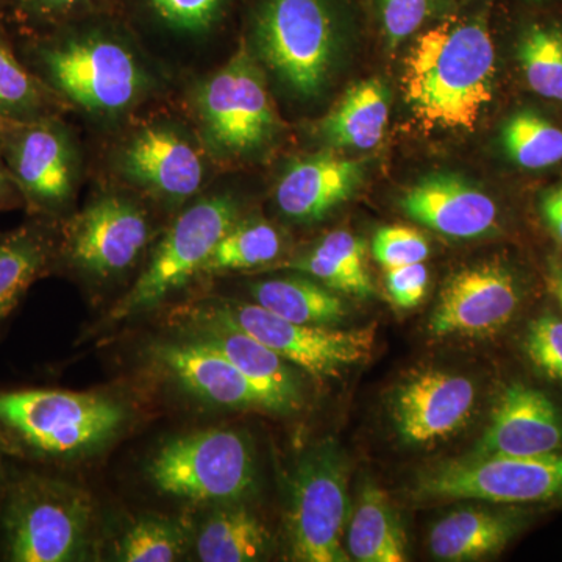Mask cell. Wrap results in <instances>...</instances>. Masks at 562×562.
<instances>
[{"label":"cell","mask_w":562,"mask_h":562,"mask_svg":"<svg viewBox=\"0 0 562 562\" xmlns=\"http://www.w3.org/2000/svg\"><path fill=\"white\" fill-rule=\"evenodd\" d=\"M401 206L412 220L449 238H479L497 222V206L490 195L454 176L417 181L403 194Z\"/></svg>","instance_id":"20"},{"label":"cell","mask_w":562,"mask_h":562,"mask_svg":"<svg viewBox=\"0 0 562 562\" xmlns=\"http://www.w3.org/2000/svg\"><path fill=\"white\" fill-rule=\"evenodd\" d=\"M543 216H546L547 222L552 227L554 235L562 241V214L553 213V211H543Z\"/></svg>","instance_id":"42"},{"label":"cell","mask_w":562,"mask_h":562,"mask_svg":"<svg viewBox=\"0 0 562 562\" xmlns=\"http://www.w3.org/2000/svg\"><path fill=\"white\" fill-rule=\"evenodd\" d=\"M383 32L392 46L419 31L430 16L435 0H376Z\"/></svg>","instance_id":"38"},{"label":"cell","mask_w":562,"mask_h":562,"mask_svg":"<svg viewBox=\"0 0 562 562\" xmlns=\"http://www.w3.org/2000/svg\"><path fill=\"white\" fill-rule=\"evenodd\" d=\"M550 284H552L553 294L557 295L558 302L562 306V268L554 269Z\"/></svg>","instance_id":"43"},{"label":"cell","mask_w":562,"mask_h":562,"mask_svg":"<svg viewBox=\"0 0 562 562\" xmlns=\"http://www.w3.org/2000/svg\"><path fill=\"white\" fill-rule=\"evenodd\" d=\"M251 297L261 308L295 324L327 327L347 316L346 302L339 295L301 277L255 283Z\"/></svg>","instance_id":"27"},{"label":"cell","mask_w":562,"mask_h":562,"mask_svg":"<svg viewBox=\"0 0 562 562\" xmlns=\"http://www.w3.org/2000/svg\"><path fill=\"white\" fill-rule=\"evenodd\" d=\"M7 480H9V476H3L0 472V498H2L3 490H5Z\"/></svg>","instance_id":"44"},{"label":"cell","mask_w":562,"mask_h":562,"mask_svg":"<svg viewBox=\"0 0 562 562\" xmlns=\"http://www.w3.org/2000/svg\"><path fill=\"white\" fill-rule=\"evenodd\" d=\"M416 495L435 501L532 503L562 498V453L472 457L422 473Z\"/></svg>","instance_id":"8"},{"label":"cell","mask_w":562,"mask_h":562,"mask_svg":"<svg viewBox=\"0 0 562 562\" xmlns=\"http://www.w3.org/2000/svg\"><path fill=\"white\" fill-rule=\"evenodd\" d=\"M195 105L211 147L232 157L261 149L279 127L265 77L246 52L203 81Z\"/></svg>","instance_id":"11"},{"label":"cell","mask_w":562,"mask_h":562,"mask_svg":"<svg viewBox=\"0 0 562 562\" xmlns=\"http://www.w3.org/2000/svg\"><path fill=\"white\" fill-rule=\"evenodd\" d=\"M160 369L199 401L227 409L271 412L247 376L220 351L192 341H165L150 349Z\"/></svg>","instance_id":"18"},{"label":"cell","mask_w":562,"mask_h":562,"mask_svg":"<svg viewBox=\"0 0 562 562\" xmlns=\"http://www.w3.org/2000/svg\"><path fill=\"white\" fill-rule=\"evenodd\" d=\"M542 211H553V213L562 214V187L546 195L542 202Z\"/></svg>","instance_id":"41"},{"label":"cell","mask_w":562,"mask_h":562,"mask_svg":"<svg viewBox=\"0 0 562 562\" xmlns=\"http://www.w3.org/2000/svg\"><path fill=\"white\" fill-rule=\"evenodd\" d=\"M109 11L114 0H5L3 22L21 35H36Z\"/></svg>","instance_id":"33"},{"label":"cell","mask_w":562,"mask_h":562,"mask_svg":"<svg viewBox=\"0 0 562 562\" xmlns=\"http://www.w3.org/2000/svg\"><path fill=\"white\" fill-rule=\"evenodd\" d=\"M125 176L168 201H184L201 190L205 165L190 139L166 125L140 128L121 151Z\"/></svg>","instance_id":"17"},{"label":"cell","mask_w":562,"mask_h":562,"mask_svg":"<svg viewBox=\"0 0 562 562\" xmlns=\"http://www.w3.org/2000/svg\"><path fill=\"white\" fill-rule=\"evenodd\" d=\"M18 201H22L21 194L13 179H11L5 158H3L2 147H0V210L10 209Z\"/></svg>","instance_id":"40"},{"label":"cell","mask_w":562,"mask_h":562,"mask_svg":"<svg viewBox=\"0 0 562 562\" xmlns=\"http://www.w3.org/2000/svg\"><path fill=\"white\" fill-rule=\"evenodd\" d=\"M390 120V99L383 81L371 79L353 85L321 122V133L341 149H372L383 138Z\"/></svg>","instance_id":"22"},{"label":"cell","mask_w":562,"mask_h":562,"mask_svg":"<svg viewBox=\"0 0 562 562\" xmlns=\"http://www.w3.org/2000/svg\"><path fill=\"white\" fill-rule=\"evenodd\" d=\"M54 255V241L44 225H22L0 236V324L46 272Z\"/></svg>","instance_id":"24"},{"label":"cell","mask_w":562,"mask_h":562,"mask_svg":"<svg viewBox=\"0 0 562 562\" xmlns=\"http://www.w3.org/2000/svg\"><path fill=\"white\" fill-rule=\"evenodd\" d=\"M362 165L322 154L292 162L277 187V205L295 222L324 220L360 187Z\"/></svg>","instance_id":"21"},{"label":"cell","mask_w":562,"mask_h":562,"mask_svg":"<svg viewBox=\"0 0 562 562\" xmlns=\"http://www.w3.org/2000/svg\"><path fill=\"white\" fill-rule=\"evenodd\" d=\"M188 546L183 525L166 517H144L132 525L117 546L125 562L179 561Z\"/></svg>","instance_id":"34"},{"label":"cell","mask_w":562,"mask_h":562,"mask_svg":"<svg viewBox=\"0 0 562 562\" xmlns=\"http://www.w3.org/2000/svg\"><path fill=\"white\" fill-rule=\"evenodd\" d=\"M314 254L327 258L333 265L342 269L347 276L357 281L364 292V297L373 295L371 277L366 268V244L349 232H333L322 239Z\"/></svg>","instance_id":"37"},{"label":"cell","mask_w":562,"mask_h":562,"mask_svg":"<svg viewBox=\"0 0 562 562\" xmlns=\"http://www.w3.org/2000/svg\"><path fill=\"white\" fill-rule=\"evenodd\" d=\"M0 22V125L55 116L58 99L25 66Z\"/></svg>","instance_id":"29"},{"label":"cell","mask_w":562,"mask_h":562,"mask_svg":"<svg viewBox=\"0 0 562 562\" xmlns=\"http://www.w3.org/2000/svg\"><path fill=\"white\" fill-rule=\"evenodd\" d=\"M520 290L508 269L483 262L453 273L443 284L428 330L432 336H490L513 319Z\"/></svg>","instance_id":"15"},{"label":"cell","mask_w":562,"mask_h":562,"mask_svg":"<svg viewBox=\"0 0 562 562\" xmlns=\"http://www.w3.org/2000/svg\"><path fill=\"white\" fill-rule=\"evenodd\" d=\"M525 79L536 94L562 102V27L532 22L517 44Z\"/></svg>","instance_id":"31"},{"label":"cell","mask_w":562,"mask_h":562,"mask_svg":"<svg viewBox=\"0 0 562 562\" xmlns=\"http://www.w3.org/2000/svg\"><path fill=\"white\" fill-rule=\"evenodd\" d=\"M0 147L21 199L33 213H60L77 181L69 133L54 116L0 125Z\"/></svg>","instance_id":"12"},{"label":"cell","mask_w":562,"mask_h":562,"mask_svg":"<svg viewBox=\"0 0 562 562\" xmlns=\"http://www.w3.org/2000/svg\"><path fill=\"white\" fill-rule=\"evenodd\" d=\"M149 235L138 205L121 195H103L68 222L63 254L79 271L110 279L135 265Z\"/></svg>","instance_id":"13"},{"label":"cell","mask_w":562,"mask_h":562,"mask_svg":"<svg viewBox=\"0 0 562 562\" xmlns=\"http://www.w3.org/2000/svg\"><path fill=\"white\" fill-rule=\"evenodd\" d=\"M236 203L227 195L202 199L177 217L158 244L132 290L114 305L110 319L150 312L202 272L211 251L236 222Z\"/></svg>","instance_id":"7"},{"label":"cell","mask_w":562,"mask_h":562,"mask_svg":"<svg viewBox=\"0 0 562 562\" xmlns=\"http://www.w3.org/2000/svg\"><path fill=\"white\" fill-rule=\"evenodd\" d=\"M472 380L441 371L409 376L392 397V420L406 443L428 446L465 427L475 408Z\"/></svg>","instance_id":"16"},{"label":"cell","mask_w":562,"mask_h":562,"mask_svg":"<svg viewBox=\"0 0 562 562\" xmlns=\"http://www.w3.org/2000/svg\"><path fill=\"white\" fill-rule=\"evenodd\" d=\"M351 558L361 562L406 561V542L390 498L376 486L364 487L351 514Z\"/></svg>","instance_id":"26"},{"label":"cell","mask_w":562,"mask_h":562,"mask_svg":"<svg viewBox=\"0 0 562 562\" xmlns=\"http://www.w3.org/2000/svg\"><path fill=\"white\" fill-rule=\"evenodd\" d=\"M281 247L280 233L268 222H235L211 251L202 273L243 271L268 265L279 257Z\"/></svg>","instance_id":"30"},{"label":"cell","mask_w":562,"mask_h":562,"mask_svg":"<svg viewBox=\"0 0 562 562\" xmlns=\"http://www.w3.org/2000/svg\"><path fill=\"white\" fill-rule=\"evenodd\" d=\"M430 273L424 262L387 269L386 286L392 302L401 308H414L425 297Z\"/></svg>","instance_id":"39"},{"label":"cell","mask_w":562,"mask_h":562,"mask_svg":"<svg viewBox=\"0 0 562 562\" xmlns=\"http://www.w3.org/2000/svg\"><path fill=\"white\" fill-rule=\"evenodd\" d=\"M214 313L232 322L257 341L316 379H336L351 366L368 360L375 346V325L357 330H333L281 319L257 303L206 302Z\"/></svg>","instance_id":"10"},{"label":"cell","mask_w":562,"mask_h":562,"mask_svg":"<svg viewBox=\"0 0 562 562\" xmlns=\"http://www.w3.org/2000/svg\"><path fill=\"white\" fill-rule=\"evenodd\" d=\"M525 350L539 372L562 383V321L560 317H539L528 328Z\"/></svg>","instance_id":"36"},{"label":"cell","mask_w":562,"mask_h":562,"mask_svg":"<svg viewBox=\"0 0 562 562\" xmlns=\"http://www.w3.org/2000/svg\"><path fill=\"white\" fill-rule=\"evenodd\" d=\"M347 514L346 462L330 443L317 447L302 458L291 480L288 528L292 560L349 562L341 543Z\"/></svg>","instance_id":"9"},{"label":"cell","mask_w":562,"mask_h":562,"mask_svg":"<svg viewBox=\"0 0 562 562\" xmlns=\"http://www.w3.org/2000/svg\"><path fill=\"white\" fill-rule=\"evenodd\" d=\"M236 3L238 0H114V11L171 35L202 38L231 18Z\"/></svg>","instance_id":"28"},{"label":"cell","mask_w":562,"mask_h":562,"mask_svg":"<svg viewBox=\"0 0 562 562\" xmlns=\"http://www.w3.org/2000/svg\"><path fill=\"white\" fill-rule=\"evenodd\" d=\"M94 508L90 495L41 472L7 480L0 498V558L10 562L83 560Z\"/></svg>","instance_id":"4"},{"label":"cell","mask_w":562,"mask_h":562,"mask_svg":"<svg viewBox=\"0 0 562 562\" xmlns=\"http://www.w3.org/2000/svg\"><path fill=\"white\" fill-rule=\"evenodd\" d=\"M373 257L384 268L424 262L430 255V244L422 233L405 225H387L373 236Z\"/></svg>","instance_id":"35"},{"label":"cell","mask_w":562,"mask_h":562,"mask_svg":"<svg viewBox=\"0 0 562 562\" xmlns=\"http://www.w3.org/2000/svg\"><path fill=\"white\" fill-rule=\"evenodd\" d=\"M562 447V417L543 392L513 384L495 405L480 457H539Z\"/></svg>","instance_id":"19"},{"label":"cell","mask_w":562,"mask_h":562,"mask_svg":"<svg viewBox=\"0 0 562 562\" xmlns=\"http://www.w3.org/2000/svg\"><path fill=\"white\" fill-rule=\"evenodd\" d=\"M161 494L191 502H235L257 479L254 450L235 430L179 436L161 446L147 464Z\"/></svg>","instance_id":"6"},{"label":"cell","mask_w":562,"mask_h":562,"mask_svg":"<svg viewBox=\"0 0 562 562\" xmlns=\"http://www.w3.org/2000/svg\"><path fill=\"white\" fill-rule=\"evenodd\" d=\"M116 11L22 35V61L57 99L116 116L143 98L149 77L122 32Z\"/></svg>","instance_id":"1"},{"label":"cell","mask_w":562,"mask_h":562,"mask_svg":"<svg viewBox=\"0 0 562 562\" xmlns=\"http://www.w3.org/2000/svg\"><path fill=\"white\" fill-rule=\"evenodd\" d=\"M531 2H546V0H531Z\"/></svg>","instance_id":"46"},{"label":"cell","mask_w":562,"mask_h":562,"mask_svg":"<svg viewBox=\"0 0 562 562\" xmlns=\"http://www.w3.org/2000/svg\"><path fill=\"white\" fill-rule=\"evenodd\" d=\"M495 47L476 20L441 22L405 58V102L425 127L472 132L494 95Z\"/></svg>","instance_id":"2"},{"label":"cell","mask_w":562,"mask_h":562,"mask_svg":"<svg viewBox=\"0 0 562 562\" xmlns=\"http://www.w3.org/2000/svg\"><path fill=\"white\" fill-rule=\"evenodd\" d=\"M194 547L203 562L258 561L268 553L271 535L254 513L228 506L203 520Z\"/></svg>","instance_id":"25"},{"label":"cell","mask_w":562,"mask_h":562,"mask_svg":"<svg viewBox=\"0 0 562 562\" xmlns=\"http://www.w3.org/2000/svg\"><path fill=\"white\" fill-rule=\"evenodd\" d=\"M184 338L224 355L269 403L271 413L290 414L302 408L303 392L291 362L268 346L225 321L206 303L177 314Z\"/></svg>","instance_id":"14"},{"label":"cell","mask_w":562,"mask_h":562,"mask_svg":"<svg viewBox=\"0 0 562 562\" xmlns=\"http://www.w3.org/2000/svg\"><path fill=\"white\" fill-rule=\"evenodd\" d=\"M506 155L524 169H546L562 161V131L531 111L514 114L502 131Z\"/></svg>","instance_id":"32"},{"label":"cell","mask_w":562,"mask_h":562,"mask_svg":"<svg viewBox=\"0 0 562 562\" xmlns=\"http://www.w3.org/2000/svg\"><path fill=\"white\" fill-rule=\"evenodd\" d=\"M250 31L262 60L290 90L319 94L339 46L338 0H254Z\"/></svg>","instance_id":"5"},{"label":"cell","mask_w":562,"mask_h":562,"mask_svg":"<svg viewBox=\"0 0 562 562\" xmlns=\"http://www.w3.org/2000/svg\"><path fill=\"white\" fill-rule=\"evenodd\" d=\"M125 422L121 403L60 390L0 391V450L65 461L110 441Z\"/></svg>","instance_id":"3"},{"label":"cell","mask_w":562,"mask_h":562,"mask_svg":"<svg viewBox=\"0 0 562 562\" xmlns=\"http://www.w3.org/2000/svg\"><path fill=\"white\" fill-rule=\"evenodd\" d=\"M3 3L5 0H0V22H3Z\"/></svg>","instance_id":"45"},{"label":"cell","mask_w":562,"mask_h":562,"mask_svg":"<svg viewBox=\"0 0 562 562\" xmlns=\"http://www.w3.org/2000/svg\"><path fill=\"white\" fill-rule=\"evenodd\" d=\"M516 527L509 517L486 509H460L432 527L430 550L442 561H475L505 549Z\"/></svg>","instance_id":"23"}]
</instances>
